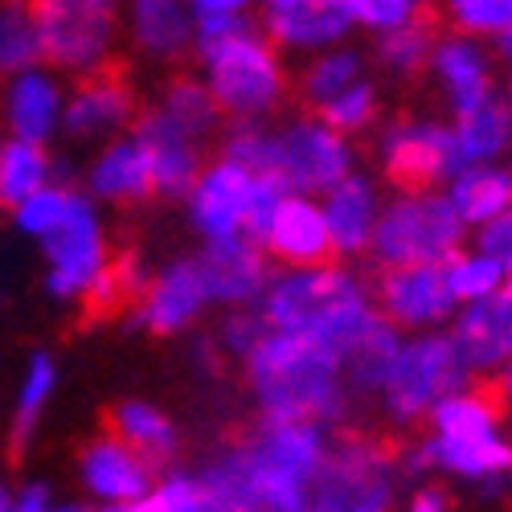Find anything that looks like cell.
I'll list each match as a JSON object with an SVG mask.
<instances>
[{"label":"cell","instance_id":"cell-30","mask_svg":"<svg viewBox=\"0 0 512 512\" xmlns=\"http://www.w3.org/2000/svg\"><path fill=\"white\" fill-rule=\"evenodd\" d=\"M443 193L459 213V222L467 226V234H472L512 205V164H459Z\"/></svg>","mask_w":512,"mask_h":512},{"label":"cell","instance_id":"cell-25","mask_svg":"<svg viewBox=\"0 0 512 512\" xmlns=\"http://www.w3.org/2000/svg\"><path fill=\"white\" fill-rule=\"evenodd\" d=\"M197 267L209 287L213 312L230 308H254L263 300V287L271 279V259L254 238H230V242H205L197 250Z\"/></svg>","mask_w":512,"mask_h":512},{"label":"cell","instance_id":"cell-54","mask_svg":"<svg viewBox=\"0 0 512 512\" xmlns=\"http://www.w3.org/2000/svg\"><path fill=\"white\" fill-rule=\"evenodd\" d=\"M291 512H308V508H291Z\"/></svg>","mask_w":512,"mask_h":512},{"label":"cell","instance_id":"cell-8","mask_svg":"<svg viewBox=\"0 0 512 512\" xmlns=\"http://www.w3.org/2000/svg\"><path fill=\"white\" fill-rule=\"evenodd\" d=\"M287 189L275 177H263L254 168L213 156L201 164V173L185 189V222L197 234V242H230V238H254L271 218V209L279 205Z\"/></svg>","mask_w":512,"mask_h":512},{"label":"cell","instance_id":"cell-6","mask_svg":"<svg viewBox=\"0 0 512 512\" xmlns=\"http://www.w3.org/2000/svg\"><path fill=\"white\" fill-rule=\"evenodd\" d=\"M410 463L455 484H500L512 476V418L496 394L463 386L426 414Z\"/></svg>","mask_w":512,"mask_h":512},{"label":"cell","instance_id":"cell-38","mask_svg":"<svg viewBox=\"0 0 512 512\" xmlns=\"http://www.w3.org/2000/svg\"><path fill=\"white\" fill-rule=\"evenodd\" d=\"M381 107H386V99H381V82L373 74H365V78H357L353 87H345L332 103H324L312 115H320L328 127H336L340 136L357 140V136H369L373 127L381 123Z\"/></svg>","mask_w":512,"mask_h":512},{"label":"cell","instance_id":"cell-36","mask_svg":"<svg viewBox=\"0 0 512 512\" xmlns=\"http://www.w3.org/2000/svg\"><path fill=\"white\" fill-rule=\"evenodd\" d=\"M431 41L435 29L431 21L422 25H406V29H390V33H377L373 37V54L369 66H377L386 78L394 82H414L426 74V58H431Z\"/></svg>","mask_w":512,"mask_h":512},{"label":"cell","instance_id":"cell-42","mask_svg":"<svg viewBox=\"0 0 512 512\" xmlns=\"http://www.w3.org/2000/svg\"><path fill=\"white\" fill-rule=\"evenodd\" d=\"M41 62L37 29L25 0H0V78H9L21 66Z\"/></svg>","mask_w":512,"mask_h":512},{"label":"cell","instance_id":"cell-31","mask_svg":"<svg viewBox=\"0 0 512 512\" xmlns=\"http://www.w3.org/2000/svg\"><path fill=\"white\" fill-rule=\"evenodd\" d=\"M365 74H369V54L357 50L353 41H340L332 50L300 58V66L291 70V95L304 103V111H320Z\"/></svg>","mask_w":512,"mask_h":512},{"label":"cell","instance_id":"cell-4","mask_svg":"<svg viewBox=\"0 0 512 512\" xmlns=\"http://www.w3.org/2000/svg\"><path fill=\"white\" fill-rule=\"evenodd\" d=\"M238 369H242L250 402L259 406L263 418L320 422L332 431L349 414L353 390L345 381L340 353L316 345V340L267 328Z\"/></svg>","mask_w":512,"mask_h":512},{"label":"cell","instance_id":"cell-26","mask_svg":"<svg viewBox=\"0 0 512 512\" xmlns=\"http://www.w3.org/2000/svg\"><path fill=\"white\" fill-rule=\"evenodd\" d=\"M132 132L140 136V144H144V152H148L156 197H164V201H181L185 189L193 185V177L201 173V164L209 160V156H205L209 144H201L197 136L181 132L177 123L160 119L152 107L140 111V119H136Z\"/></svg>","mask_w":512,"mask_h":512},{"label":"cell","instance_id":"cell-3","mask_svg":"<svg viewBox=\"0 0 512 512\" xmlns=\"http://www.w3.org/2000/svg\"><path fill=\"white\" fill-rule=\"evenodd\" d=\"M193 62L226 123H271L291 99V66L250 13L197 17Z\"/></svg>","mask_w":512,"mask_h":512},{"label":"cell","instance_id":"cell-48","mask_svg":"<svg viewBox=\"0 0 512 512\" xmlns=\"http://www.w3.org/2000/svg\"><path fill=\"white\" fill-rule=\"evenodd\" d=\"M496 402H500V406H504V414L512 418V361L496 373Z\"/></svg>","mask_w":512,"mask_h":512},{"label":"cell","instance_id":"cell-15","mask_svg":"<svg viewBox=\"0 0 512 512\" xmlns=\"http://www.w3.org/2000/svg\"><path fill=\"white\" fill-rule=\"evenodd\" d=\"M132 320L148 336H185L193 332L209 312V287L197 267V254H177L160 267H152L132 295Z\"/></svg>","mask_w":512,"mask_h":512},{"label":"cell","instance_id":"cell-40","mask_svg":"<svg viewBox=\"0 0 512 512\" xmlns=\"http://www.w3.org/2000/svg\"><path fill=\"white\" fill-rule=\"evenodd\" d=\"M353 21V33H390V29H406V25H422L431 21L435 0H340Z\"/></svg>","mask_w":512,"mask_h":512},{"label":"cell","instance_id":"cell-37","mask_svg":"<svg viewBox=\"0 0 512 512\" xmlns=\"http://www.w3.org/2000/svg\"><path fill=\"white\" fill-rule=\"evenodd\" d=\"M398 345H402V332L390 328L386 320H377V324L357 340V345H353L345 357H340L353 398H357V394H361V398H373V394H377V386H381V377H386V369H390Z\"/></svg>","mask_w":512,"mask_h":512},{"label":"cell","instance_id":"cell-14","mask_svg":"<svg viewBox=\"0 0 512 512\" xmlns=\"http://www.w3.org/2000/svg\"><path fill=\"white\" fill-rule=\"evenodd\" d=\"M377 316L390 328L406 332H439L455 320L459 300L447 283L443 263H406V267H381L369 283Z\"/></svg>","mask_w":512,"mask_h":512},{"label":"cell","instance_id":"cell-27","mask_svg":"<svg viewBox=\"0 0 512 512\" xmlns=\"http://www.w3.org/2000/svg\"><path fill=\"white\" fill-rule=\"evenodd\" d=\"M447 332L467 369H472V377H496L512 361V316L500 300V291L492 300L463 304L447 324Z\"/></svg>","mask_w":512,"mask_h":512},{"label":"cell","instance_id":"cell-10","mask_svg":"<svg viewBox=\"0 0 512 512\" xmlns=\"http://www.w3.org/2000/svg\"><path fill=\"white\" fill-rule=\"evenodd\" d=\"M459 246H467V226L443 189H394L381 205L369 254L377 267H406L447 263Z\"/></svg>","mask_w":512,"mask_h":512},{"label":"cell","instance_id":"cell-35","mask_svg":"<svg viewBox=\"0 0 512 512\" xmlns=\"http://www.w3.org/2000/svg\"><path fill=\"white\" fill-rule=\"evenodd\" d=\"M50 181H58L54 144H33L17 136L0 140V209H13L17 201L46 189Z\"/></svg>","mask_w":512,"mask_h":512},{"label":"cell","instance_id":"cell-56","mask_svg":"<svg viewBox=\"0 0 512 512\" xmlns=\"http://www.w3.org/2000/svg\"><path fill=\"white\" fill-rule=\"evenodd\" d=\"M0 213H5V209H0Z\"/></svg>","mask_w":512,"mask_h":512},{"label":"cell","instance_id":"cell-50","mask_svg":"<svg viewBox=\"0 0 512 512\" xmlns=\"http://www.w3.org/2000/svg\"><path fill=\"white\" fill-rule=\"evenodd\" d=\"M50 512H95V508H87V504H78V500H74V504H58V500H54V508H50Z\"/></svg>","mask_w":512,"mask_h":512},{"label":"cell","instance_id":"cell-19","mask_svg":"<svg viewBox=\"0 0 512 512\" xmlns=\"http://www.w3.org/2000/svg\"><path fill=\"white\" fill-rule=\"evenodd\" d=\"M66 87L70 82L46 62L21 66L9 78H0V127H5V136L54 144L62 136Z\"/></svg>","mask_w":512,"mask_h":512},{"label":"cell","instance_id":"cell-33","mask_svg":"<svg viewBox=\"0 0 512 512\" xmlns=\"http://www.w3.org/2000/svg\"><path fill=\"white\" fill-rule=\"evenodd\" d=\"M148 107L160 119L177 123L181 132L197 136L201 144L218 140L222 123H226L222 111H218V103H213V95H209V87H205L197 74H173V78H164V87L156 91V99Z\"/></svg>","mask_w":512,"mask_h":512},{"label":"cell","instance_id":"cell-20","mask_svg":"<svg viewBox=\"0 0 512 512\" xmlns=\"http://www.w3.org/2000/svg\"><path fill=\"white\" fill-rule=\"evenodd\" d=\"M197 13L189 0H123V50L144 66L173 70L193 58Z\"/></svg>","mask_w":512,"mask_h":512},{"label":"cell","instance_id":"cell-2","mask_svg":"<svg viewBox=\"0 0 512 512\" xmlns=\"http://www.w3.org/2000/svg\"><path fill=\"white\" fill-rule=\"evenodd\" d=\"M328 447L332 435L320 422L263 418L242 443L205 459V467L246 512H291L308 504Z\"/></svg>","mask_w":512,"mask_h":512},{"label":"cell","instance_id":"cell-44","mask_svg":"<svg viewBox=\"0 0 512 512\" xmlns=\"http://www.w3.org/2000/svg\"><path fill=\"white\" fill-rule=\"evenodd\" d=\"M472 242L492 254V259L504 267V275H512V205L504 213H496L492 222H484L480 230H472Z\"/></svg>","mask_w":512,"mask_h":512},{"label":"cell","instance_id":"cell-39","mask_svg":"<svg viewBox=\"0 0 512 512\" xmlns=\"http://www.w3.org/2000/svg\"><path fill=\"white\" fill-rule=\"evenodd\" d=\"M443 267H447V283H451V291H455L459 308H463V304L492 300V295L504 287V279H508L504 267L492 259L488 250H480L476 242H472V246H459Z\"/></svg>","mask_w":512,"mask_h":512},{"label":"cell","instance_id":"cell-32","mask_svg":"<svg viewBox=\"0 0 512 512\" xmlns=\"http://www.w3.org/2000/svg\"><path fill=\"white\" fill-rule=\"evenodd\" d=\"M62 386V365L54 353L37 349L25 357L21 373H17V386H13V406H9V439L13 447H29L33 435L41 431L54 398Z\"/></svg>","mask_w":512,"mask_h":512},{"label":"cell","instance_id":"cell-57","mask_svg":"<svg viewBox=\"0 0 512 512\" xmlns=\"http://www.w3.org/2000/svg\"><path fill=\"white\" fill-rule=\"evenodd\" d=\"M508 164H512V160H508Z\"/></svg>","mask_w":512,"mask_h":512},{"label":"cell","instance_id":"cell-1","mask_svg":"<svg viewBox=\"0 0 512 512\" xmlns=\"http://www.w3.org/2000/svg\"><path fill=\"white\" fill-rule=\"evenodd\" d=\"M5 213L13 230L37 246L41 291L54 304L91 308V312L132 304L144 275L136 263H123L115 254L103 209L78 185L58 177Z\"/></svg>","mask_w":512,"mask_h":512},{"label":"cell","instance_id":"cell-29","mask_svg":"<svg viewBox=\"0 0 512 512\" xmlns=\"http://www.w3.org/2000/svg\"><path fill=\"white\" fill-rule=\"evenodd\" d=\"M107 431L119 435L127 447H136L152 467H168L181 455V426L148 398H123L111 406Z\"/></svg>","mask_w":512,"mask_h":512},{"label":"cell","instance_id":"cell-21","mask_svg":"<svg viewBox=\"0 0 512 512\" xmlns=\"http://www.w3.org/2000/svg\"><path fill=\"white\" fill-rule=\"evenodd\" d=\"M259 29L283 58H312L353 41V21L340 0H259Z\"/></svg>","mask_w":512,"mask_h":512},{"label":"cell","instance_id":"cell-41","mask_svg":"<svg viewBox=\"0 0 512 512\" xmlns=\"http://www.w3.org/2000/svg\"><path fill=\"white\" fill-rule=\"evenodd\" d=\"M435 9L447 21V29L480 37L488 46L512 29V0H435Z\"/></svg>","mask_w":512,"mask_h":512},{"label":"cell","instance_id":"cell-34","mask_svg":"<svg viewBox=\"0 0 512 512\" xmlns=\"http://www.w3.org/2000/svg\"><path fill=\"white\" fill-rule=\"evenodd\" d=\"M148 508L152 512H246L226 488L222 480L209 472V467H189V472H168L152 484L148 492Z\"/></svg>","mask_w":512,"mask_h":512},{"label":"cell","instance_id":"cell-47","mask_svg":"<svg viewBox=\"0 0 512 512\" xmlns=\"http://www.w3.org/2000/svg\"><path fill=\"white\" fill-rule=\"evenodd\" d=\"M259 0H189L197 17H246Z\"/></svg>","mask_w":512,"mask_h":512},{"label":"cell","instance_id":"cell-43","mask_svg":"<svg viewBox=\"0 0 512 512\" xmlns=\"http://www.w3.org/2000/svg\"><path fill=\"white\" fill-rule=\"evenodd\" d=\"M263 332H267V320L259 316V308H230V312H222V324L213 332V349L226 361L242 365V357L259 345Z\"/></svg>","mask_w":512,"mask_h":512},{"label":"cell","instance_id":"cell-18","mask_svg":"<svg viewBox=\"0 0 512 512\" xmlns=\"http://www.w3.org/2000/svg\"><path fill=\"white\" fill-rule=\"evenodd\" d=\"M74 476L78 488L95 508H115V504H136L152 492L160 480V467H152L136 447H127L119 435L99 431L74 455Z\"/></svg>","mask_w":512,"mask_h":512},{"label":"cell","instance_id":"cell-45","mask_svg":"<svg viewBox=\"0 0 512 512\" xmlns=\"http://www.w3.org/2000/svg\"><path fill=\"white\" fill-rule=\"evenodd\" d=\"M402 512H455V504H451V492L439 480H426V484H414L406 492Z\"/></svg>","mask_w":512,"mask_h":512},{"label":"cell","instance_id":"cell-17","mask_svg":"<svg viewBox=\"0 0 512 512\" xmlns=\"http://www.w3.org/2000/svg\"><path fill=\"white\" fill-rule=\"evenodd\" d=\"M422 78L435 87L447 115H455V111H467L500 91V62L488 41L447 29V33H435Z\"/></svg>","mask_w":512,"mask_h":512},{"label":"cell","instance_id":"cell-28","mask_svg":"<svg viewBox=\"0 0 512 512\" xmlns=\"http://www.w3.org/2000/svg\"><path fill=\"white\" fill-rule=\"evenodd\" d=\"M459 164H504L512 160V111L500 91L467 111L447 115Z\"/></svg>","mask_w":512,"mask_h":512},{"label":"cell","instance_id":"cell-7","mask_svg":"<svg viewBox=\"0 0 512 512\" xmlns=\"http://www.w3.org/2000/svg\"><path fill=\"white\" fill-rule=\"evenodd\" d=\"M472 369L459 357L455 340L447 328L439 332H406L402 345L381 377V386L373 394L381 418L398 431H410V426H422L426 414H431L443 398H451L455 390L472 386Z\"/></svg>","mask_w":512,"mask_h":512},{"label":"cell","instance_id":"cell-16","mask_svg":"<svg viewBox=\"0 0 512 512\" xmlns=\"http://www.w3.org/2000/svg\"><path fill=\"white\" fill-rule=\"evenodd\" d=\"M140 111H144L140 91L123 70L107 66L95 74H82V78H70V87H66L62 136L82 148H95V144H107L123 132H132Z\"/></svg>","mask_w":512,"mask_h":512},{"label":"cell","instance_id":"cell-9","mask_svg":"<svg viewBox=\"0 0 512 512\" xmlns=\"http://www.w3.org/2000/svg\"><path fill=\"white\" fill-rule=\"evenodd\" d=\"M37 54L62 78L115 66L123 50V0H25Z\"/></svg>","mask_w":512,"mask_h":512},{"label":"cell","instance_id":"cell-12","mask_svg":"<svg viewBox=\"0 0 512 512\" xmlns=\"http://www.w3.org/2000/svg\"><path fill=\"white\" fill-rule=\"evenodd\" d=\"M357 168V144L328 127L320 115H287L271 119V160L267 177H275L291 193H312L320 197L328 185L349 177Z\"/></svg>","mask_w":512,"mask_h":512},{"label":"cell","instance_id":"cell-55","mask_svg":"<svg viewBox=\"0 0 512 512\" xmlns=\"http://www.w3.org/2000/svg\"><path fill=\"white\" fill-rule=\"evenodd\" d=\"M0 140H5V127H0Z\"/></svg>","mask_w":512,"mask_h":512},{"label":"cell","instance_id":"cell-13","mask_svg":"<svg viewBox=\"0 0 512 512\" xmlns=\"http://www.w3.org/2000/svg\"><path fill=\"white\" fill-rule=\"evenodd\" d=\"M373 164L377 177L394 189H443L459 168L451 123L439 115H398L377 123Z\"/></svg>","mask_w":512,"mask_h":512},{"label":"cell","instance_id":"cell-46","mask_svg":"<svg viewBox=\"0 0 512 512\" xmlns=\"http://www.w3.org/2000/svg\"><path fill=\"white\" fill-rule=\"evenodd\" d=\"M50 508H54L50 484L29 480V484H21V488L9 492V512H50Z\"/></svg>","mask_w":512,"mask_h":512},{"label":"cell","instance_id":"cell-5","mask_svg":"<svg viewBox=\"0 0 512 512\" xmlns=\"http://www.w3.org/2000/svg\"><path fill=\"white\" fill-rule=\"evenodd\" d=\"M267 328L316 340V345L345 357L357 340L381 320L373 287L345 263L316 267H279L271 271L263 300L254 304Z\"/></svg>","mask_w":512,"mask_h":512},{"label":"cell","instance_id":"cell-52","mask_svg":"<svg viewBox=\"0 0 512 512\" xmlns=\"http://www.w3.org/2000/svg\"><path fill=\"white\" fill-rule=\"evenodd\" d=\"M500 300H504V308H508V316H512V275H508L504 287H500Z\"/></svg>","mask_w":512,"mask_h":512},{"label":"cell","instance_id":"cell-23","mask_svg":"<svg viewBox=\"0 0 512 512\" xmlns=\"http://www.w3.org/2000/svg\"><path fill=\"white\" fill-rule=\"evenodd\" d=\"M254 242L263 246L271 267H316V263L336 259L320 197H312V193L287 189L279 197V205L271 209V218L263 222V230L254 234Z\"/></svg>","mask_w":512,"mask_h":512},{"label":"cell","instance_id":"cell-49","mask_svg":"<svg viewBox=\"0 0 512 512\" xmlns=\"http://www.w3.org/2000/svg\"><path fill=\"white\" fill-rule=\"evenodd\" d=\"M95 512H152V508H148V496H144L136 504H115V508H95Z\"/></svg>","mask_w":512,"mask_h":512},{"label":"cell","instance_id":"cell-22","mask_svg":"<svg viewBox=\"0 0 512 512\" xmlns=\"http://www.w3.org/2000/svg\"><path fill=\"white\" fill-rule=\"evenodd\" d=\"M78 189L99 209H136L156 197L152 164L136 132H123L107 144H95L78 173Z\"/></svg>","mask_w":512,"mask_h":512},{"label":"cell","instance_id":"cell-11","mask_svg":"<svg viewBox=\"0 0 512 512\" xmlns=\"http://www.w3.org/2000/svg\"><path fill=\"white\" fill-rule=\"evenodd\" d=\"M398 459L369 435H340L308 496V512H394Z\"/></svg>","mask_w":512,"mask_h":512},{"label":"cell","instance_id":"cell-24","mask_svg":"<svg viewBox=\"0 0 512 512\" xmlns=\"http://www.w3.org/2000/svg\"><path fill=\"white\" fill-rule=\"evenodd\" d=\"M381 205H386V189L381 177L365 173L357 164L349 177H340L336 185H328L320 193V209H324V226L332 238V254L336 259H365L373 234H377V218Z\"/></svg>","mask_w":512,"mask_h":512},{"label":"cell","instance_id":"cell-51","mask_svg":"<svg viewBox=\"0 0 512 512\" xmlns=\"http://www.w3.org/2000/svg\"><path fill=\"white\" fill-rule=\"evenodd\" d=\"M500 99L508 103V111H512V66H508V74H504V87H500Z\"/></svg>","mask_w":512,"mask_h":512},{"label":"cell","instance_id":"cell-53","mask_svg":"<svg viewBox=\"0 0 512 512\" xmlns=\"http://www.w3.org/2000/svg\"><path fill=\"white\" fill-rule=\"evenodd\" d=\"M0 512H9V488L0 484Z\"/></svg>","mask_w":512,"mask_h":512}]
</instances>
